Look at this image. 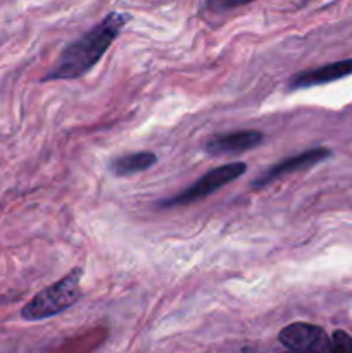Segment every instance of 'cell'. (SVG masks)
I'll return each instance as SVG.
<instances>
[{
  "instance_id": "obj_1",
  "label": "cell",
  "mask_w": 352,
  "mask_h": 353,
  "mask_svg": "<svg viewBox=\"0 0 352 353\" xmlns=\"http://www.w3.org/2000/svg\"><path fill=\"white\" fill-rule=\"evenodd\" d=\"M131 19L130 14L110 12L93 26L88 33L83 34L76 41L62 50L61 57L55 62L54 69L41 81H55V79H76L92 71L100 59L106 55L110 45L119 37L121 30Z\"/></svg>"
},
{
  "instance_id": "obj_2",
  "label": "cell",
  "mask_w": 352,
  "mask_h": 353,
  "mask_svg": "<svg viewBox=\"0 0 352 353\" xmlns=\"http://www.w3.org/2000/svg\"><path fill=\"white\" fill-rule=\"evenodd\" d=\"M83 269L75 268L68 276L47 286L33 296L21 310L24 321H43L64 312L81 296Z\"/></svg>"
},
{
  "instance_id": "obj_3",
  "label": "cell",
  "mask_w": 352,
  "mask_h": 353,
  "mask_svg": "<svg viewBox=\"0 0 352 353\" xmlns=\"http://www.w3.org/2000/svg\"><path fill=\"white\" fill-rule=\"evenodd\" d=\"M245 171H247V165H245L244 162H231V164L219 165V168L206 172L202 178L197 179L193 185H190L188 188L183 190L182 193L159 202V207H162V209H171V207H183L199 202V200L213 195L214 192L223 188L228 183L240 178Z\"/></svg>"
},
{
  "instance_id": "obj_4",
  "label": "cell",
  "mask_w": 352,
  "mask_h": 353,
  "mask_svg": "<svg viewBox=\"0 0 352 353\" xmlns=\"http://www.w3.org/2000/svg\"><path fill=\"white\" fill-rule=\"evenodd\" d=\"M280 341L293 353H331V340L328 334L313 324H289L280 333Z\"/></svg>"
},
{
  "instance_id": "obj_5",
  "label": "cell",
  "mask_w": 352,
  "mask_h": 353,
  "mask_svg": "<svg viewBox=\"0 0 352 353\" xmlns=\"http://www.w3.org/2000/svg\"><path fill=\"white\" fill-rule=\"evenodd\" d=\"M328 157H331L330 148L317 147V148H311V150H307V152H302V154H299V155H293V157L283 159V161H280L278 164L271 165V168H269L264 174L259 176V178L252 183V188H255V190L264 188V186L271 185L273 181H276V179L290 174V172L302 171V169L313 168V165L326 161Z\"/></svg>"
},
{
  "instance_id": "obj_6",
  "label": "cell",
  "mask_w": 352,
  "mask_h": 353,
  "mask_svg": "<svg viewBox=\"0 0 352 353\" xmlns=\"http://www.w3.org/2000/svg\"><path fill=\"white\" fill-rule=\"evenodd\" d=\"M264 141V134L255 130L231 131V133L216 134L206 143V152L209 155H230L242 154L255 148Z\"/></svg>"
},
{
  "instance_id": "obj_7",
  "label": "cell",
  "mask_w": 352,
  "mask_h": 353,
  "mask_svg": "<svg viewBox=\"0 0 352 353\" xmlns=\"http://www.w3.org/2000/svg\"><path fill=\"white\" fill-rule=\"evenodd\" d=\"M352 74V59H344V61L330 62L321 68L307 69V71L299 72L290 79V90H302L313 88V86L328 85V83L338 81L342 78H347Z\"/></svg>"
},
{
  "instance_id": "obj_8",
  "label": "cell",
  "mask_w": 352,
  "mask_h": 353,
  "mask_svg": "<svg viewBox=\"0 0 352 353\" xmlns=\"http://www.w3.org/2000/svg\"><path fill=\"white\" fill-rule=\"evenodd\" d=\"M157 162V155L152 152H137V154L123 155L113 161L110 171L116 176H130L150 169Z\"/></svg>"
},
{
  "instance_id": "obj_9",
  "label": "cell",
  "mask_w": 352,
  "mask_h": 353,
  "mask_svg": "<svg viewBox=\"0 0 352 353\" xmlns=\"http://www.w3.org/2000/svg\"><path fill=\"white\" fill-rule=\"evenodd\" d=\"M252 2H255V0H206V9L213 10V12H224V10L248 6Z\"/></svg>"
},
{
  "instance_id": "obj_10",
  "label": "cell",
  "mask_w": 352,
  "mask_h": 353,
  "mask_svg": "<svg viewBox=\"0 0 352 353\" xmlns=\"http://www.w3.org/2000/svg\"><path fill=\"white\" fill-rule=\"evenodd\" d=\"M331 353H352V338L345 331H335L331 338Z\"/></svg>"
},
{
  "instance_id": "obj_11",
  "label": "cell",
  "mask_w": 352,
  "mask_h": 353,
  "mask_svg": "<svg viewBox=\"0 0 352 353\" xmlns=\"http://www.w3.org/2000/svg\"><path fill=\"white\" fill-rule=\"evenodd\" d=\"M0 302H2V299H0Z\"/></svg>"
},
{
  "instance_id": "obj_12",
  "label": "cell",
  "mask_w": 352,
  "mask_h": 353,
  "mask_svg": "<svg viewBox=\"0 0 352 353\" xmlns=\"http://www.w3.org/2000/svg\"><path fill=\"white\" fill-rule=\"evenodd\" d=\"M292 353H293V352H292Z\"/></svg>"
}]
</instances>
